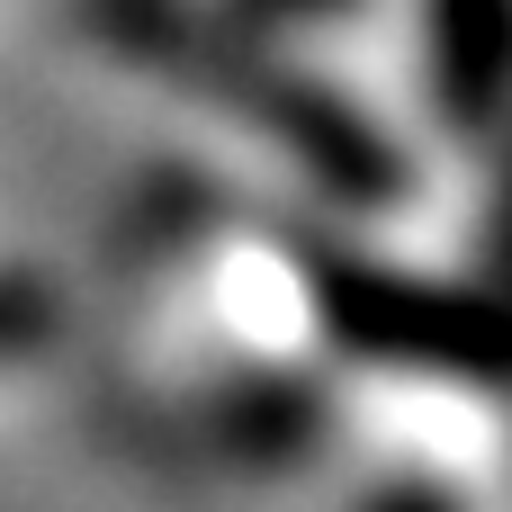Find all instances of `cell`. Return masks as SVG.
<instances>
[{
    "label": "cell",
    "mask_w": 512,
    "mask_h": 512,
    "mask_svg": "<svg viewBox=\"0 0 512 512\" xmlns=\"http://www.w3.org/2000/svg\"><path fill=\"white\" fill-rule=\"evenodd\" d=\"M45 333V297L27 279H0V351H27Z\"/></svg>",
    "instance_id": "6da1fadb"
}]
</instances>
